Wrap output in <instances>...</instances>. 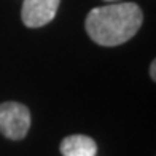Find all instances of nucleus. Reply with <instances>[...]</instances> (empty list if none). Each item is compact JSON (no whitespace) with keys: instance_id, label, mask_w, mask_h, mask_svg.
<instances>
[{"instance_id":"1","label":"nucleus","mask_w":156,"mask_h":156,"mask_svg":"<svg viewBox=\"0 0 156 156\" xmlns=\"http://www.w3.org/2000/svg\"><path fill=\"white\" fill-rule=\"evenodd\" d=\"M144 23L137 3L126 2L93 8L84 21L89 38L101 46H118L131 40Z\"/></svg>"},{"instance_id":"2","label":"nucleus","mask_w":156,"mask_h":156,"mask_svg":"<svg viewBox=\"0 0 156 156\" xmlns=\"http://www.w3.org/2000/svg\"><path fill=\"white\" fill-rule=\"evenodd\" d=\"M30 110L21 102L0 104V132L10 140H23L30 129Z\"/></svg>"},{"instance_id":"6","label":"nucleus","mask_w":156,"mask_h":156,"mask_svg":"<svg viewBox=\"0 0 156 156\" xmlns=\"http://www.w3.org/2000/svg\"><path fill=\"white\" fill-rule=\"evenodd\" d=\"M107 2H113V0H107Z\"/></svg>"},{"instance_id":"5","label":"nucleus","mask_w":156,"mask_h":156,"mask_svg":"<svg viewBox=\"0 0 156 156\" xmlns=\"http://www.w3.org/2000/svg\"><path fill=\"white\" fill-rule=\"evenodd\" d=\"M150 76H151L153 81L156 80V61H154V59H153L151 64H150Z\"/></svg>"},{"instance_id":"4","label":"nucleus","mask_w":156,"mask_h":156,"mask_svg":"<svg viewBox=\"0 0 156 156\" xmlns=\"http://www.w3.org/2000/svg\"><path fill=\"white\" fill-rule=\"evenodd\" d=\"M59 151L62 156H96L97 144L94 139L83 134H73L62 139L59 145Z\"/></svg>"},{"instance_id":"3","label":"nucleus","mask_w":156,"mask_h":156,"mask_svg":"<svg viewBox=\"0 0 156 156\" xmlns=\"http://www.w3.org/2000/svg\"><path fill=\"white\" fill-rule=\"evenodd\" d=\"M61 0H24L21 8V21L26 27L38 29L56 18Z\"/></svg>"}]
</instances>
